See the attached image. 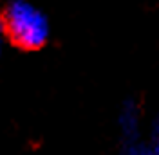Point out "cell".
Listing matches in <instances>:
<instances>
[{
    "label": "cell",
    "mask_w": 159,
    "mask_h": 155,
    "mask_svg": "<svg viewBox=\"0 0 159 155\" xmlns=\"http://www.w3.org/2000/svg\"><path fill=\"white\" fill-rule=\"evenodd\" d=\"M0 22L7 45L18 51L36 52L51 42L49 15L33 0H4L0 4Z\"/></svg>",
    "instance_id": "obj_1"
},
{
    "label": "cell",
    "mask_w": 159,
    "mask_h": 155,
    "mask_svg": "<svg viewBox=\"0 0 159 155\" xmlns=\"http://www.w3.org/2000/svg\"><path fill=\"white\" fill-rule=\"evenodd\" d=\"M116 130H118V144H127L147 137L143 107L138 97L127 96L119 103L116 112Z\"/></svg>",
    "instance_id": "obj_2"
},
{
    "label": "cell",
    "mask_w": 159,
    "mask_h": 155,
    "mask_svg": "<svg viewBox=\"0 0 159 155\" xmlns=\"http://www.w3.org/2000/svg\"><path fill=\"white\" fill-rule=\"evenodd\" d=\"M118 155H159V146L150 143L147 137L127 143V144H118Z\"/></svg>",
    "instance_id": "obj_3"
},
{
    "label": "cell",
    "mask_w": 159,
    "mask_h": 155,
    "mask_svg": "<svg viewBox=\"0 0 159 155\" xmlns=\"http://www.w3.org/2000/svg\"><path fill=\"white\" fill-rule=\"evenodd\" d=\"M147 139L150 143H154L156 146H159V112L152 117L147 125Z\"/></svg>",
    "instance_id": "obj_4"
},
{
    "label": "cell",
    "mask_w": 159,
    "mask_h": 155,
    "mask_svg": "<svg viewBox=\"0 0 159 155\" xmlns=\"http://www.w3.org/2000/svg\"><path fill=\"white\" fill-rule=\"evenodd\" d=\"M6 47H7V40H6V34H4V29H2V22H0V63H2V58H4Z\"/></svg>",
    "instance_id": "obj_5"
}]
</instances>
